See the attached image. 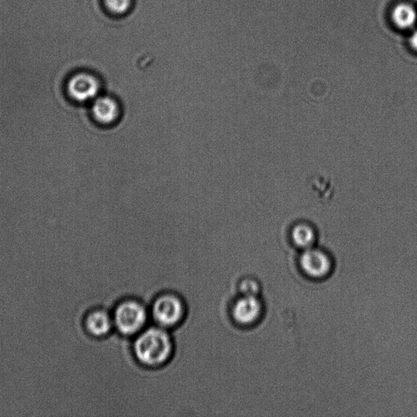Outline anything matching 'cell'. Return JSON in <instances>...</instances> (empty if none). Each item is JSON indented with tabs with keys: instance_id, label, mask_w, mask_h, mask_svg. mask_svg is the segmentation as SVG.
Wrapping results in <instances>:
<instances>
[{
	"instance_id": "obj_1",
	"label": "cell",
	"mask_w": 417,
	"mask_h": 417,
	"mask_svg": "<svg viewBox=\"0 0 417 417\" xmlns=\"http://www.w3.org/2000/svg\"><path fill=\"white\" fill-rule=\"evenodd\" d=\"M173 341L164 327H149L138 336L133 346L139 362L148 367L163 365L173 353Z\"/></svg>"
},
{
	"instance_id": "obj_2",
	"label": "cell",
	"mask_w": 417,
	"mask_h": 417,
	"mask_svg": "<svg viewBox=\"0 0 417 417\" xmlns=\"http://www.w3.org/2000/svg\"><path fill=\"white\" fill-rule=\"evenodd\" d=\"M148 313L146 307L136 300H126L114 310V325L121 335H135L146 325Z\"/></svg>"
},
{
	"instance_id": "obj_3",
	"label": "cell",
	"mask_w": 417,
	"mask_h": 417,
	"mask_svg": "<svg viewBox=\"0 0 417 417\" xmlns=\"http://www.w3.org/2000/svg\"><path fill=\"white\" fill-rule=\"evenodd\" d=\"M101 90L98 77L88 72H77L65 83L66 96L76 104H91L99 96Z\"/></svg>"
},
{
	"instance_id": "obj_4",
	"label": "cell",
	"mask_w": 417,
	"mask_h": 417,
	"mask_svg": "<svg viewBox=\"0 0 417 417\" xmlns=\"http://www.w3.org/2000/svg\"><path fill=\"white\" fill-rule=\"evenodd\" d=\"M185 315L183 300L172 293H165L154 300L152 315L158 326L169 329L177 326Z\"/></svg>"
},
{
	"instance_id": "obj_5",
	"label": "cell",
	"mask_w": 417,
	"mask_h": 417,
	"mask_svg": "<svg viewBox=\"0 0 417 417\" xmlns=\"http://www.w3.org/2000/svg\"><path fill=\"white\" fill-rule=\"evenodd\" d=\"M262 303L257 296H242L232 308V317L237 324L249 326L256 323L262 315Z\"/></svg>"
},
{
	"instance_id": "obj_6",
	"label": "cell",
	"mask_w": 417,
	"mask_h": 417,
	"mask_svg": "<svg viewBox=\"0 0 417 417\" xmlns=\"http://www.w3.org/2000/svg\"><path fill=\"white\" fill-rule=\"evenodd\" d=\"M91 114L94 121L104 126L116 124L121 114L120 105L112 97L99 96L91 103Z\"/></svg>"
},
{
	"instance_id": "obj_7",
	"label": "cell",
	"mask_w": 417,
	"mask_h": 417,
	"mask_svg": "<svg viewBox=\"0 0 417 417\" xmlns=\"http://www.w3.org/2000/svg\"><path fill=\"white\" fill-rule=\"evenodd\" d=\"M82 325L87 335L94 338L107 336L114 326L113 316L99 308L89 310L83 318Z\"/></svg>"
},
{
	"instance_id": "obj_8",
	"label": "cell",
	"mask_w": 417,
	"mask_h": 417,
	"mask_svg": "<svg viewBox=\"0 0 417 417\" xmlns=\"http://www.w3.org/2000/svg\"><path fill=\"white\" fill-rule=\"evenodd\" d=\"M301 266L305 274L313 278H323L331 270V262L327 255L313 247L304 250Z\"/></svg>"
},
{
	"instance_id": "obj_9",
	"label": "cell",
	"mask_w": 417,
	"mask_h": 417,
	"mask_svg": "<svg viewBox=\"0 0 417 417\" xmlns=\"http://www.w3.org/2000/svg\"><path fill=\"white\" fill-rule=\"evenodd\" d=\"M291 236L296 247L305 249L313 248L316 241L314 226L307 221H299L292 227Z\"/></svg>"
},
{
	"instance_id": "obj_10",
	"label": "cell",
	"mask_w": 417,
	"mask_h": 417,
	"mask_svg": "<svg viewBox=\"0 0 417 417\" xmlns=\"http://www.w3.org/2000/svg\"><path fill=\"white\" fill-rule=\"evenodd\" d=\"M394 23L401 29H408L415 24L417 19L416 11L409 4H399L392 12Z\"/></svg>"
},
{
	"instance_id": "obj_11",
	"label": "cell",
	"mask_w": 417,
	"mask_h": 417,
	"mask_svg": "<svg viewBox=\"0 0 417 417\" xmlns=\"http://www.w3.org/2000/svg\"><path fill=\"white\" fill-rule=\"evenodd\" d=\"M105 7L115 15H124L130 10L131 0H104Z\"/></svg>"
},
{
	"instance_id": "obj_12",
	"label": "cell",
	"mask_w": 417,
	"mask_h": 417,
	"mask_svg": "<svg viewBox=\"0 0 417 417\" xmlns=\"http://www.w3.org/2000/svg\"><path fill=\"white\" fill-rule=\"evenodd\" d=\"M239 290L244 296H257L260 291V286L257 281L246 279L241 282Z\"/></svg>"
},
{
	"instance_id": "obj_13",
	"label": "cell",
	"mask_w": 417,
	"mask_h": 417,
	"mask_svg": "<svg viewBox=\"0 0 417 417\" xmlns=\"http://www.w3.org/2000/svg\"><path fill=\"white\" fill-rule=\"evenodd\" d=\"M409 42L410 45L417 50V31H415L413 34H411L409 38Z\"/></svg>"
}]
</instances>
